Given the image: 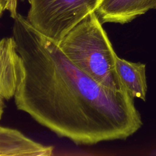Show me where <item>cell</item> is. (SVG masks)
I'll return each instance as SVG.
<instances>
[{
    "label": "cell",
    "mask_w": 156,
    "mask_h": 156,
    "mask_svg": "<svg viewBox=\"0 0 156 156\" xmlns=\"http://www.w3.org/2000/svg\"><path fill=\"white\" fill-rule=\"evenodd\" d=\"M10 0H0V17L5 10H7Z\"/></svg>",
    "instance_id": "ba28073f"
},
{
    "label": "cell",
    "mask_w": 156,
    "mask_h": 156,
    "mask_svg": "<svg viewBox=\"0 0 156 156\" xmlns=\"http://www.w3.org/2000/svg\"><path fill=\"white\" fill-rule=\"evenodd\" d=\"M26 19L38 32L59 43L90 13L101 0H29Z\"/></svg>",
    "instance_id": "3957f363"
},
{
    "label": "cell",
    "mask_w": 156,
    "mask_h": 156,
    "mask_svg": "<svg viewBox=\"0 0 156 156\" xmlns=\"http://www.w3.org/2000/svg\"><path fill=\"white\" fill-rule=\"evenodd\" d=\"M12 29L24 75L14 96L18 110L77 145L126 140L142 126L127 90L105 87L77 68L57 43L20 14Z\"/></svg>",
    "instance_id": "6da1fadb"
},
{
    "label": "cell",
    "mask_w": 156,
    "mask_h": 156,
    "mask_svg": "<svg viewBox=\"0 0 156 156\" xmlns=\"http://www.w3.org/2000/svg\"><path fill=\"white\" fill-rule=\"evenodd\" d=\"M17 2L18 0H10L7 10L9 11L10 15L13 19H15L18 16L17 13Z\"/></svg>",
    "instance_id": "52a82bcc"
},
{
    "label": "cell",
    "mask_w": 156,
    "mask_h": 156,
    "mask_svg": "<svg viewBox=\"0 0 156 156\" xmlns=\"http://www.w3.org/2000/svg\"><path fill=\"white\" fill-rule=\"evenodd\" d=\"M116 65L118 75L130 94L133 98L145 101L147 90L146 65L129 62L118 56Z\"/></svg>",
    "instance_id": "8992f818"
},
{
    "label": "cell",
    "mask_w": 156,
    "mask_h": 156,
    "mask_svg": "<svg viewBox=\"0 0 156 156\" xmlns=\"http://www.w3.org/2000/svg\"><path fill=\"white\" fill-rule=\"evenodd\" d=\"M81 71L112 90H127L116 70L117 54L95 12L87 15L58 43Z\"/></svg>",
    "instance_id": "7a4b0ae2"
},
{
    "label": "cell",
    "mask_w": 156,
    "mask_h": 156,
    "mask_svg": "<svg viewBox=\"0 0 156 156\" xmlns=\"http://www.w3.org/2000/svg\"><path fill=\"white\" fill-rule=\"evenodd\" d=\"M24 75L23 60L14 38H0V120L5 108V102L14 98Z\"/></svg>",
    "instance_id": "277c9868"
},
{
    "label": "cell",
    "mask_w": 156,
    "mask_h": 156,
    "mask_svg": "<svg viewBox=\"0 0 156 156\" xmlns=\"http://www.w3.org/2000/svg\"><path fill=\"white\" fill-rule=\"evenodd\" d=\"M154 9L156 0H101L95 12L102 24H124Z\"/></svg>",
    "instance_id": "5b68a950"
}]
</instances>
